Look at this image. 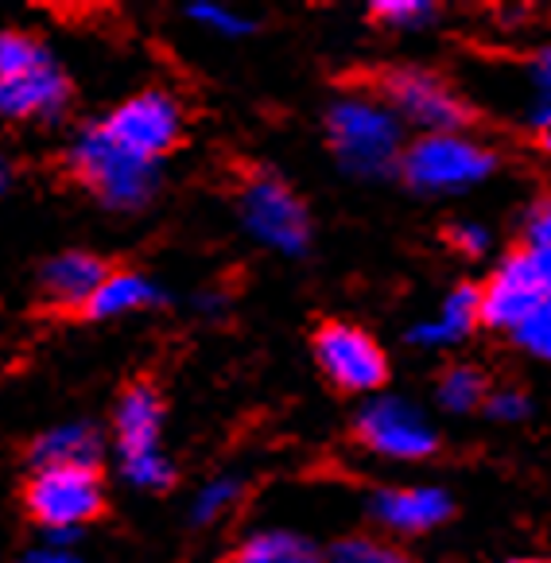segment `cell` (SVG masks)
Returning a JSON list of instances; mask_svg holds the SVG:
<instances>
[{"mask_svg":"<svg viewBox=\"0 0 551 563\" xmlns=\"http://www.w3.org/2000/svg\"><path fill=\"white\" fill-rule=\"evenodd\" d=\"M327 136L350 175H385L400 152V117L381 98H342L327 113Z\"/></svg>","mask_w":551,"mask_h":563,"instance_id":"obj_1","label":"cell"},{"mask_svg":"<svg viewBox=\"0 0 551 563\" xmlns=\"http://www.w3.org/2000/svg\"><path fill=\"white\" fill-rule=\"evenodd\" d=\"M70 172L86 191L98 195V202L113 210L144 207L159 187L156 164H144V159L121 152L101 133V124H90L78 133L75 148H70Z\"/></svg>","mask_w":551,"mask_h":563,"instance_id":"obj_2","label":"cell"},{"mask_svg":"<svg viewBox=\"0 0 551 563\" xmlns=\"http://www.w3.org/2000/svg\"><path fill=\"white\" fill-rule=\"evenodd\" d=\"M159 423H164V400L152 385L136 382L121 393L113 416L117 455H121L124 478L136 489H172L175 471L159 451Z\"/></svg>","mask_w":551,"mask_h":563,"instance_id":"obj_3","label":"cell"},{"mask_svg":"<svg viewBox=\"0 0 551 563\" xmlns=\"http://www.w3.org/2000/svg\"><path fill=\"white\" fill-rule=\"evenodd\" d=\"M24 506L51 537H75L106 506L98 471L86 466H40L24 486Z\"/></svg>","mask_w":551,"mask_h":563,"instance_id":"obj_4","label":"cell"},{"mask_svg":"<svg viewBox=\"0 0 551 563\" xmlns=\"http://www.w3.org/2000/svg\"><path fill=\"white\" fill-rule=\"evenodd\" d=\"M494 167H497L494 152L462 133H428L400 156L404 179L416 191H428V195L474 187V183L489 179Z\"/></svg>","mask_w":551,"mask_h":563,"instance_id":"obj_5","label":"cell"},{"mask_svg":"<svg viewBox=\"0 0 551 563\" xmlns=\"http://www.w3.org/2000/svg\"><path fill=\"white\" fill-rule=\"evenodd\" d=\"M238 214L245 230L276 253L299 257L311 245V218H307L304 202L288 183L272 179V175H249L238 195Z\"/></svg>","mask_w":551,"mask_h":563,"instance_id":"obj_6","label":"cell"},{"mask_svg":"<svg viewBox=\"0 0 551 563\" xmlns=\"http://www.w3.org/2000/svg\"><path fill=\"white\" fill-rule=\"evenodd\" d=\"M101 133L129 156L156 164L159 156L179 144L183 136V106L167 90H144L136 98L121 101L113 113L101 121Z\"/></svg>","mask_w":551,"mask_h":563,"instance_id":"obj_7","label":"cell"},{"mask_svg":"<svg viewBox=\"0 0 551 563\" xmlns=\"http://www.w3.org/2000/svg\"><path fill=\"white\" fill-rule=\"evenodd\" d=\"M381 101L396 117H408L411 124H420L428 133H459L462 124L470 121L466 101L443 78L416 67L385 70L381 75Z\"/></svg>","mask_w":551,"mask_h":563,"instance_id":"obj_8","label":"cell"},{"mask_svg":"<svg viewBox=\"0 0 551 563\" xmlns=\"http://www.w3.org/2000/svg\"><path fill=\"white\" fill-rule=\"evenodd\" d=\"M315 357L319 369L346 393H373L388 377L385 350L350 323H322L315 334Z\"/></svg>","mask_w":551,"mask_h":563,"instance_id":"obj_9","label":"cell"},{"mask_svg":"<svg viewBox=\"0 0 551 563\" xmlns=\"http://www.w3.org/2000/svg\"><path fill=\"white\" fill-rule=\"evenodd\" d=\"M357 440L385 459H428L436 455L439 435L431 423L404 400L377 397L357 412Z\"/></svg>","mask_w":551,"mask_h":563,"instance_id":"obj_10","label":"cell"},{"mask_svg":"<svg viewBox=\"0 0 551 563\" xmlns=\"http://www.w3.org/2000/svg\"><path fill=\"white\" fill-rule=\"evenodd\" d=\"M548 303L540 288V276H536L528 253H513L494 276L482 288V323L497 327V331H517L532 311Z\"/></svg>","mask_w":551,"mask_h":563,"instance_id":"obj_11","label":"cell"},{"mask_svg":"<svg viewBox=\"0 0 551 563\" xmlns=\"http://www.w3.org/2000/svg\"><path fill=\"white\" fill-rule=\"evenodd\" d=\"M66 98H70V82L51 58L47 67L32 70V75L0 82V117H9V121H51V117L63 113Z\"/></svg>","mask_w":551,"mask_h":563,"instance_id":"obj_12","label":"cell"},{"mask_svg":"<svg viewBox=\"0 0 551 563\" xmlns=\"http://www.w3.org/2000/svg\"><path fill=\"white\" fill-rule=\"evenodd\" d=\"M370 509L385 529L416 537V532H428V529H436V525L451 521L454 501L443 489L411 486V489H381L370 501Z\"/></svg>","mask_w":551,"mask_h":563,"instance_id":"obj_13","label":"cell"},{"mask_svg":"<svg viewBox=\"0 0 551 563\" xmlns=\"http://www.w3.org/2000/svg\"><path fill=\"white\" fill-rule=\"evenodd\" d=\"M113 268L106 265L101 257L93 253H82V249H70V253H58L40 276V288H43V299L63 311H86V303L93 299V291L106 284V276Z\"/></svg>","mask_w":551,"mask_h":563,"instance_id":"obj_14","label":"cell"},{"mask_svg":"<svg viewBox=\"0 0 551 563\" xmlns=\"http://www.w3.org/2000/svg\"><path fill=\"white\" fill-rule=\"evenodd\" d=\"M477 323H482V288L462 284V288H454L451 296H447L443 316H439L436 323L411 327L408 339L416 342V346H447V342L466 339Z\"/></svg>","mask_w":551,"mask_h":563,"instance_id":"obj_15","label":"cell"},{"mask_svg":"<svg viewBox=\"0 0 551 563\" xmlns=\"http://www.w3.org/2000/svg\"><path fill=\"white\" fill-rule=\"evenodd\" d=\"M98 459H101V440L98 431L86 428V423L51 428L32 448L35 471L40 466H86V471H98Z\"/></svg>","mask_w":551,"mask_h":563,"instance_id":"obj_16","label":"cell"},{"mask_svg":"<svg viewBox=\"0 0 551 563\" xmlns=\"http://www.w3.org/2000/svg\"><path fill=\"white\" fill-rule=\"evenodd\" d=\"M159 303V288L148 280L144 273H109L106 284L93 291V299L86 303V316L90 319H117V316H129V311H141V307Z\"/></svg>","mask_w":551,"mask_h":563,"instance_id":"obj_17","label":"cell"},{"mask_svg":"<svg viewBox=\"0 0 551 563\" xmlns=\"http://www.w3.org/2000/svg\"><path fill=\"white\" fill-rule=\"evenodd\" d=\"M230 563H327V555L296 532H256L230 555Z\"/></svg>","mask_w":551,"mask_h":563,"instance_id":"obj_18","label":"cell"},{"mask_svg":"<svg viewBox=\"0 0 551 563\" xmlns=\"http://www.w3.org/2000/svg\"><path fill=\"white\" fill-rule=\"evenodd\" d=\"M486 397H489V385H486V377H482V369H474V365H451V369L443 373V382H439V400H443V408H451V412L482 408Z\"/></svg>","mask_w":551,"mask_h":563,"instance_id":"obj_19","label":"cell"},{"mask_svg":"<svg viewBox=\"0 0 551 563\" xmlns=\"http://www.w3.org/2000/svg\"><path fill=\"white\" fill-rule=\"evenodd\" d=\"M51 55L35 35L27 32H0V82L4 78L32 75V70L47 67Z\"/></svg>","mask_w":551,"mask_h":563,"instance_id":"obj_20","label":"cell"},{"mask_svg":"<svg viewBox=\"0 0 551 563\" xmlns=\"http://www.w3.org/2000/svg\"><path fill=\"white\" fill-rule=\"evenodd\" d=\"M327 563H411V560L400 552V548L385 544V540L350 537V540H338V544L330 548Z\"/></svg>","mask_w":551,"mask_h":563,"instance_id":"obj_21","label":"cell"},{"mask_svg":"<svg viewBox=\"0 0 551 563\" xmlns=\"http://www.w3.org/2000/svg\"><path fill=\"white\" fill-rule=\"evenodd\" d=\"M238 497H241V482H233V478L206 482V486L198 489V501H195V521H198V525H210V521H218V517H225L233 506H238Z\"/></svg>","mask_w":551,"mask_h":563,"instance_id":"obj_22","label":"cell"},{"mask_svg":"<svg viewBox=\"0 0 551 563\" xmlns=\"http://www.w3.org/2000/svg\"><path fill=\"white\" fill-rule=\"evenodd\" d=\"M513 339H517L532 357L551 362V299L540 307V311H532V316H528L517 331H513Z\"/></svg>","mask_w":551,"mask_h":563,"instance_id":"obj_23","label":"cell"},{"mask_svg":"<svg viewBox=\"0 0 551 563\" xmlns=\"http://www.w3.org/2000/svg\"><path fill=\"white\" fill-rule=\"evenodd\" d=\"M431 12L436 9L423 4V0H381V4H373V16H377L381 24H396V27L428 24Z\"/></svg>","mask_w":551,"mask_h":563,"instance_id":"obj_24","label":"cell"},{"mask_svg":"<svg viewBox=\"0 0 551 563\" xmlns=\"http://www.w3.org/2000/svg\"><path fill=\"white\" fill-rule=\"evenodd\" d=\"M187 16L198 20V24H206V27H214V32H222V35L253 32V24H249L245 16H238V12H230V9H218V4H190Z\"/></svg>","mask_w":551,"mask_h":563,"instance_id":"obj_25","label":"cell"},{"mask_svg":"<svg viewBox=\"0 0 551 563\" xmlns=\"http://www.w3.org/2000/svg\"><path fill=\"white\" fill-rule=\"evenodd\" d=\"M486 412L494 416V420H505V423H513V420H525V412H528V397L520 389H489V397H486Z\"/></svg>","mask_w":551,"mask_h":563,"instance_id":"obj_26","label":"cell"},{"mask_svg":"<svg viewBox=\"0 0 551 563\" xmlns=\"http://www.w3.org/2000/svg\"><path fill=\"white\" fill-rule=\"evenodd\" d=\"M451 241L462 253H486L489 233L482 230V225H451Z\"/></svg>","mask_w":551,"mask_h":563,"instance_id":"obj_27","label":"cell"},{"mask_svg":"<svg viewBox=\"0 0 551 563\" xmlns=\"http://www.w3.org/2000/svg\"><path fill=\"white\" fill-rule=\"evenodd\" d=\"M528 261H532L536 276H540L543 296L551 299V245H543V249H528Z\"/></svg>","mask_w":551,"mask_h":563,"instance_id":"obj_28","label":"cell"},{"mask_svg":"<svg viewBox=\"0 0 551 563\" xmlns=\"http://www.w3.org/2000/svg\"><path fill=\"white\" fill-rule=\"evenodd\" d=\"M24 563H78V560L66 552V548H40V552H32Z\"/></svg>","mask_w":551,"mask_h":563,"instance_id":"obj_29","label":"cell"},{"mask_svg":"<svg viewBox=\"0 0 551 563\" xmlns=\"http://www.w3.org/2000/svg\"><path fill=\"white\" fill-rule=\"evenodd\" d=\"M532 75H536V82H540V90H548V93H551V47L543 51L540 58H536Z\"/></svg>","mask_w":551,"mask_h":563,"instance_id":"obj_30","label":"cell"},{"mask_svg":"<svg viewBox=\"0 0 551 563\" xmlns=\"http://www.w3.org/2000/svg\"><path fill=\"white\" fill-rule=\"evenodd\" d=\"M540 136H543V148L551 152V106L540 113Z\"/></svg>","mask_w":551,"mask_h":563,"instance_id":"obj_31","label":"cell"},{"mask_svg":"<svg viewBox=\"0 0 551 563\" xmlns=\"http://www.w3.org/2000/svg\"><path fill=\"white\" fill-rule=\"evenodd\" d=\"M9 183H12V164L4 156H0V195L9 191Z\"/></svg>","mask_w":551,"mask_h":563,"instance_id":"obj_32","label":"cell"},{"mask_svg":"<svg viewBox=\"0 0 551 563\" xmlns=\"http://www.w3.org/2000/svg\"><path fill=\"white\" fill-rule=\"evenodd\" d=\"M509 563H551V560H509Z\"/></svg>","mask_w":551,"mask_h":563,"instance_id":"obj_33","label":"cell"}]
</instances>
